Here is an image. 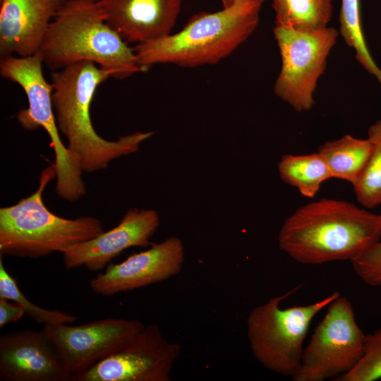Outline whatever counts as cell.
Wrapping results in <instances>:
<instances>
[{
    "label": "cell",
    "instance_id": "44dd1931",
    "mask_svg": "<svg viewBox=\"0 0 381 381\" xmlns=\"http://www.w3.org/2000/svg\"><path fill=\"white\" fill-rule=\"evenodd\" d=\"M341 34L346 44L356 52V57L359 63L373 74L381 85V69L374 62L364 39L359 0H341Z\"/></svg>",
    "mask_w": 381,
    "mask_h": 381
},
{
    "label": "cell",
    "instance_id": "6da1fadb",
    "mask_svg": "<svg viewBox=\"0 0 381 381\" xmlns=\"http://www.w3.org/2000/svg\"><path fill=\"white\" fill-rule=\"evenodd\" d=\"M381 238V217L345 200L322 198L284 222L280 250L295 261L320 265L352 260Z\"/></svg>",
    "mask_w": 381,
    "mask_h": 381
},
{
    "label": "cell",
    "instance_id": "30bf717a",
    "mask_svg": "<svg viewBox=\"0 0 381 381\" xmlns=\"http://www.w3.org/2000/svg\"><path fill=\"white\" fill-rule=\"evenodd\" d=\"M144 327L135 319L105 318L75 326L45 325L42 329L73 378L122 349Z\"/></svg>",
    "mask_w": 381,
    "mask_h": 381
},
{
    "label": "cell",
    "instance_id": "8fae6325",
    "mask_svg": "<svg viewBox=\"0 0 381 381\" xmlns=\"http://www.w3.org/2000/svg\"><path fill=\"white\" fill-rule=\"evenodd\" d=\"M181 346L170 342L150 324L125 347L71 381H169Z\"/></svg>",
    "mask_w": 381,
    "mask_h": 381
},
{
    "label": "cell",
    "instance_id": "4316f807",
    "mask_svg": "<svg viewBox=\"0 0 381 381\" xmlns=\"http://www.w3.org/2000/svg\"><path fill=\"white\" fill-rule=\"evenodd\" d=\"M380 217H381V212L380 213Z\"/></svg>",
    "mask_w": 381,
    "mask_h": 381
},
{
    "label": "cell",
    "instance_id": "4fadbf2b",
    "mask_svg": "<svg viewBox=\"0 0 381 381\" xmlns=\"http://www.w3.org/2000/svg\"><path fill=\"white\" fill-rule=\"evenodd\" d=\"M159 226L156 210L131 208L113 229L59 253L67 270L84 266L90 272L101 270L124 250L150 246V239Z\"/></svg>",
    "mask_w": 381,
    "mask_h": 381
},
{
    "label": "cell",
    "instance_id": "7c38bea8",
    "mask_svg": "<svg viewBox=\"0 0 381 381\" xmlns=\"http://www.w3.org/2000/svg\"><path fill=\"white\" fill-rule=\"evenodd\" d=\"M184 260L183 242L171 236L159 243H151L148 249L133 253L121 263L109 265L90 282V286L102 296L140 289L177 275Z\"/></svg>",
    "mask_w": 381,
    "mask_h": 381
},
{
    "label": "cell",
    "instance_id": "7a4b0ae2",
    "mask_svg": "<svg viewBox=\"0 0 381 381\" xmlns=\"http://www.w3.org/2000/svg\"><path fill=\"white\" fill-rule=\"evenodd\" d=\"M112 78L95 63L83 61L52 71V103L59 132L82 171L107 169L117 158L137 152L153 131L135 132L116 140L102 138L90 118V105L97 88Z\"/></svg>",
    "mask_w": 381,
    "mask_h": 381
},
{
    "label": "cell",
    "instance_id": "2e32d148",
    "mask_svg": "<svg viewBox=\"0 0 381 381\" xmlns=\"http://www.w3.org/2000/svg\"><path fill=\"white\" fill-rule=\"evenodd\" d=\"M107 23L128 44L149 42L171 33L181 0H99Z\"/></svg>",
    "mask_w": 381,
    "mask_h": 381
},
{
    "label": "cell",
    "instance_id": "ffe728a7",
    "mask_svg": "<svg viewBox=\"0 0 381 381\" xmlns=\"http://www.w3.org/2000/svg\"><path fill=\"white\" fill-rule=\"evenodd\" d=\"M373 150L365 169L353 186L358 202L366 208L381 205V120L368 130Z\"/></svg>",
    "mask_w": 381,
    "mask_h": 381
},
{
    "label": "cell",
    "instance_id": "d6986e66",
    "mask_svg": "<svg viewBox=\"0 0 381 381\" xmlns=\"http://www.w3.org/2000/svg\"><path fill=\"white\" fill-rule=\"evenodd\" d=\"M275 25L298 31H315L327 27L332 0H272Z\"/></svg>",
    "mask_w": 381,
    "mask_h": 381
},
{
    "label": "cell",
    "instance_id": "e0dca14e",
    "mask_svg": "<svg viewBox=\"0 0 381 381\" xmlns=\"http://www.w3.org/2000/svg\"><path fill=\"white\" fill-rule=\"evenodd\" d=\"M373 150L371 140L350 135L325 142L318 152L325 159L333 179L348 181L354 186L361 177Z\"/></svg>",
    "mask_w": 381,
    "mask_h": 381
},
{
    "label": "cell",
    "instance_id": "d4e9b609",
    "mask_svg": "<svg viewBox=\"0 0 381 381\" xmlns=\"http://www.w3.org/2000/svg\"><path fill=\"white\" fill-rule=\"evenodd\" d=\"M0 298V328L10 322L21 319L25 313L23 308L17 303Z\"/></svg>",
    "mask_w": 381,
    "mask_h": 381
},
{
    "label": "cell",
    "instance_id": "9c48e42d",
    "mask_svg": "<svg viewBox=\"0 0 381 381\" xmlns=\"http://www.w3.org/2000/svg\"><path fill=\"white\" fill-rule=\"evenodd\" d=\"M274 34L282 61L274 93L297 111H308L338 32L329 27L308 32L275 25Z\"/></svg>",
    "mask_w": 381,
    "mask_h": 381
},
{
    "label": "cell",
    "instance_id": "ac0fdd59",
    "mask_svg": "<svg viewBox=\"0 0 381 381\" xmlns=\"http://www.w3.org/2000/svg\"><path fill=\"white\" fill-rule=\"evenodd\" d=\"M278 171L285 183L309 198L318 193L325 181L333 179L325 159L318 151L307 155H285L278 164Z\"/></svg>",
    "mask_w": 381,
    "mask_h": 381
},
{
    "label": "cell",
    "instance_id": "7402d4cb",
    "mask_svg": "<svg viewBox=\"0 0 381 381\" xmlns=\"http://www.w3.org/2000/svg\"><path fill=\"white\" fill-rule=\"evenodd\" d=\"M0 298L17 303L31 319L44 325L67 324L78 320L75 315L58 310H47L28 300L18 288L15 279L5 268L1 255H0Z\"/></svg>",
    "mask_w": 381,
    "mask_h": 381
},
{
    "label": "cell",
    "instance_id": "52a82bcc",
    "mask_svg": "<svg viewBox=\"0 0 381 381\" xmlns=\"http://www.w3.org/2000/svg\"><path fill=\"white\" fill-rule=\"evenodd\" d=\"M40 53L28 56H8L0 60L1 77L17 83L24 90L28 107L20 110L17 119L25 130L42 128L48 134L54 152L56 192L73 202L86 193L82 170L59 135L52 103V85L44 78Z\"/></svg>",
    "mask_w": 381,
    "mask_h": 381
},
{
    "label": "cell",
    "instance_id": "cb8c5ba5",
    "mask_svg": "<svg viewBox=\"0 0 381 381\" xmlns=\"http://www.w3.org/2000/svg\"><path fill=\"white\" fill-rule=\"evenodd\" d=\"M350 262L355 273L365 284L381 288V240Z\"/></svg>",
    "mask_w": 381,
    "mask_h": 381
},
{
    "label": "cell",
    "instance_id": "9a60e30c",
    "mask_svg": "<svg viewBox=\"0 0 381 381\" xmlns=\"http://www.w3.org/2000/svg\"><path fill=\"white\" fill-rule=\"evenodd\" d=\"M67 0H0V59L39 53L47 30Z\"/></svg>",
    "mask_w": 381,
    "mask_h": 381
},
{
    "label": "cell",
    "instance_id": "3957f363",
    "mask_svg": "<svg viewBox=\"0 0 381 381\" xmlns=\"http://www.w3.org/2000/svg\"><path fill=\"white\" fill-rule=\"evenodd\" d=\"M52 71L90 61L123 79L146 71L133 48L107 23L99 0H67L50 23L39 52Z\"/></svg>",
    "mask_w": 381,
    "mask_h": 381
},
{
    "label": "cell",
    "instance_id": "603a6c76",
    "mask_svg": "<svg viewBox=\"0 0 381 381\" xmlns=\"http://www.w3.org/2000/svg\"><path fill=\"white\" fill-rule=\"evenodd\" d=\"M381 379V328L366 334L363 356L356 365L337 381H375Z\"/></svg>",
    "mask_w": 381,
    "mask_h": 381
},
{
    "label": "cell",
    "instance_id": "5bb4252c",
    "mask_svg": "<svg viewBox=\"0 0 381 381\" xmlns=\"http://www.w3.org/2000/svg\"><path fill=\"white\" fill-rule=\"evenodd\" d=\"M72 376L43 329L0 335L1 381H71Z\"/></svg>",
    "mask_w": 381,
    "mask_h": 381
},
{
    "label": "cell",
    "instance_id": "5b68a950",
    "mask_svg": "<svg viewBox=\"0 0 381 381\" xmlns=\"http://www.w3.org/2000/svg\"><path fill=\"white\" fill-rule=\"evenodd\" d=\"M54 178L56 171L52 163L42 170L38 188L33 193L15 205L1 207L0 255L37 259L104 231L97 218L66 219L46 207L43 193Z\"/></svg>",
    "mask_w": 381,
    "mask_h": 381
},
{
    "label": "cell",
    "instance_id": "8992f818",
    "mask_svg": "<svg viewBox=\"0 0 381 381\" xmlns=\"http://www.w3.org/2000/svg\"><path fill=\"white\" fill-rule=\"evenodd\" d=\"M294 291L254 307L246 321L254 357L265 368L291 377L300 366L304 340L313 318L340 296L334 291L310 304L281 308L282 301Z\"/></svg>",
    "mask_w": 381,
    "mask_h": 381
},
{
    "label": "cell",
    "instance_id": "484cf974",
    "mask_svg": "<svg viewBox=\"0 0 381 381\" xmlns=\"http://www.w3.org/2000/svg\"><path fill=\"white\" fill-rule=\"evenodd\" d=\"M265 1V0H221L223 8H227L238 5L260 8Z\"/></svg>",
    "mask_w": 381,
    "mask_h": 381
},
{
    "label": "cell",
    "instance_id": "ba28073f",
    "mask_svg": "<svg viewBox=\"0 0 381 381\" xmlns=\"http://www.w3.org/2000/svg\"><path fill=\"white\" fill-rule=\"evenodd\" d=\"M304 347L295 381H324L351 370L361 358L366 334L358 326L351 301L339 296Z\"/></svg>",
    "mask_w": 381,
    "mask_h": 381
},
{
    "label": "cell",
    "instance_id": "277c9868",
    "mask_svg": "<svg viewBox=\"0 0 381 381\" xmlns=\"http://www.w3.org/2000/svg\"><path fill=\"white\" fill-rule=\"evenodd\" d=\"M260 7L238 5L193 16L179 32L135 45L138 64L181 67L214 65L229 56L253 32Z\"/></svg>",
    "mask_w": 381,
    "mask_h": 381
}]
</instances>
